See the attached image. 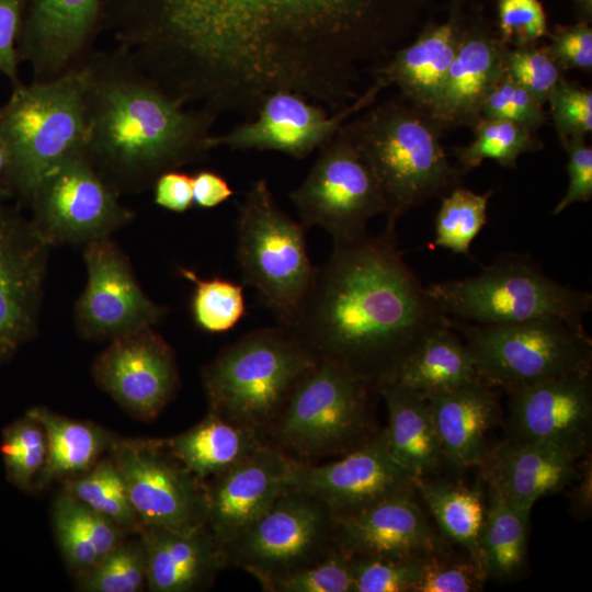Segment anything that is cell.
Returning a JSON list of instances; mask_svg holds the SVG:
<instances>
[{
  "label": "cell",
  "mask_w": 592,
  "mask_h": 592,
  "mask_svg": "<svg viewBox=\"0 0 592 592\" xmlns=\"http://www.w3.org/2000/svg\"><path fill=\"white\" fill-rule=\"evenodd\" d=\"M43 426L25 412L2 430L0 454L8 481L22 491H34L35 480L46 459Z\"/></svg>",
  "instance_id": "cell-40"
},
{
  "label": "cell",
  "mask_w": 592,
  "mask_h": 592,
  "mask_svg": "<svg viewBox=\"0 0 592 592\" xmlns=\"http://www.w3.org/2000/svg\"><path fill=\"white\" fill-rule=\"evenodd\" d=\"M505 68L511 77L542 104L563 78V73L543 46L509 47Z\"/></svg>",
  "instance_id": "cell-47"
},
{
  "label": "cell",
  "mask_w": 592,
  "mask_h": 592,
  "mask_svg": "<svg viewBox=\"0 0 592 592\" xmlns=\"http://www.w3.org/2000/svg\"><path fill=\"white\" fill-rule=\"evenodd\" d=\"M430 0H103L109 30L184 104L254 116L285 90L338 112L362 67L384 62Z\"/></svg>",
  "instance_id": "cell-1"
},
{
  "label": "cell",
  "mask_w": 592,
  "mask_h": 592,
  "mask_svg": "<svg viewBox=\"0 0 592 592\" xmlns=\"http://www.w3.org/2000/svg\"><path fill=\"white\" fill-rule=\"evenodd\" d=\"M41 423L46 435V459L34 490L55 480L66 481L88 471L115 437L101 426L58 414L46 407L26 411Z\"/></svg>",
  "instance_id": "cell-31"
},
{
  "label": "cell",
  "mask_w": 592,
  "mask_h": 592,
  "mask_svg": "<svg viewBox=\"0 0 592 592\" xmlns=\"http://www.w3.org/2000/svg\"><path fill=\"white\" fill-rule=\"evenodd\" d=\"M471 128L474 139L453 151L464 172L479 167L487 159L505 168H516L520 156L544 147L535 132L509 121L480 117Z\"/></svg>",
  "instance_id": "cell-36"
},
{
  "label": "cell",
  "mask_w": 592,
  "mask_h": 592,
  "mask_svg": "<svg viewBox=\"0 0 592 592\" xmlns=\"http://www.w3.org/2000/svg\"><path fill=\"white\" fill-rule=\"evenodd\" d=\"M65 490L126 533H138L140 522L124 479L112 457L100 458L88 471L65 481Z\"/></svg>",
  "instance_id": "cell-37"
},
{
  "label": "cell",
  "mask_w": 592,
  "mask_h": 592,
  "mask_svg": "<svg viewBox=\"0 0 592 592\" xmlns=\"http://www.w3.org/2000/svg\"><path fill=\"white\" fill-rule=\"evenodd\" d=\"M414 488L440 532L459 545L485 572L480 546L487 499L480 485L468 487L428 477L415 478Z\"/></svg>",
  "instance_id": "cell-32"
},
{
  "label": "cell",
  "mask_w": 592,
  "mask_h": 592,
  "mask_svg": "<svg viewBox=\"0 0 592 592\" xmlns=\"http://www.w3.org/2000/svg\"><path fill=\"white\" fill-rule=\"evenodd\" d=\"M81 67L83 153L118 195L147 191L162 173L207 157L216 114L174 99L119 47L92 50Z\"/></svg>",
  "instance_id": "cell-3"
},
{
  "label": "cell",
  "mask_w": 592,
  "mask_h": 592,
  "mask_svg": "<svg viewBox=\"0 0 592 592\" xmlns=\"http://www.w3.org/2000/svg\"><path fill=\"white\" fill-rule=\"evenodd\" d=\"M88 281L75 306V325L89 340H112L153 327L168 309L152 301L135 277L127 254L104 238L84 244Z\"/></svg>",
  "instance_id": "cell-17"
},
{
  "label": "cell",
  "mask_w": 592,
  "mask_h": 592,
  "mask_svg": "<svg viewBox=\"0 0 592 592\" xmlns=\"http://www.w3.org/2000/svg\"><path fill=\"white\" fill-rule=\"evenodd\" d=\"M497 12V33L509 47L536 45L549 34L539 0H498Z\"/></svg>",
  "instance_id": "cell-48"
},
{
  "label": "cell",
  "mask_w": 592,
  "mask_h": 592,
  "mask_svg": "<svg viewBox=\"0 0 592 592\" xmlns=\"http://www.w3.org/2000/svg\"><path fill=\"white\" fill-rule=\"evenodd\" d=\"M92 376L127 413L145 421L158 417L180 386L174 351L153 327L112 339L94 360Z\"/></svg>",
  "instance_id": "cell-18"
},
{
  "label": "cell",
  "mask_w": 592,
  "mask_h": 592,
  "mask_svg": "<svg viewBox=\"0 0 592 592\" xmlns=\"http://www.w3.org/2000/svg\"><path fill=\"white\" fill-rule=\"evenodd\" d=\"M447 323L467 344L478 377L508 394L592 368V340L583 325L558 318L478 325L449 317Z\"/></svg>",
  "instance_id": "cell-9"
},
{
  "label": "cell",
  "mask_w": 592,
  "mask_h": 592,
  "mask_svg": "<svg viewBox=\"0 0 592 592\" xmlns=\"http://www.w3.org/2000/svg\"><path fill=\"white\" fill-rule=\"evenodd\" d=\"M49 244L0 201V367L37 331Z\"/></svg>",
  "instance_id": "cell-19"
},
{
  "label": "cell",
  "mask_w": 592,
  "mask_h": 592,
  "mask_svg": "<svg viewBox=\"0 0 592 592\" xmlns=\"http://www.w3.org/2000/svg\"><path fill=\"white\" fill-rule=\"evenodd\" d=\"M164 442L170 453L204 481L267 443L257 432L226 421L210 410L197 424Z\"/></svg>",
  "instance_id": "cell-30"
},
{
  "label": "cell",
  "mask_w": 592,
  "mask_h": 592,
  "mask_svg": "<svg viewBox=\"0 0 592 592\" xmlns=\"http://www.w3.org/2000/svg\"><path fill=\"white\" fill-rule=\"evenodd\" d=\"M568 155V187L557 203L553 215L562 213L574 203L589 202L592 198V147L585 137H572L561 145Z\"/></svg>",
  "instance_id": "cell-50"
},
{
  "label": "cell",
  "mask_w": 592,
  "mask_h": 592,
  "mask_svg": "<svg viewBox=\"0 0 592 592\" xmlns=\"http://www.w3.org/2000/svg\"><path fill=\"white\" fill-rule=\"evenodd\" d=\"M548 36L549 43L543 47L562 72L573 69L591 71L592 29L590 23L578 21L572 25H558Z\"/></svg>",
  "instance_id": "cell-49"
},
{
  "label": "cell",
  "mask_w": 592,
  "mask_h": 592,
  "mask_svg": "<svg viewBox=\"0 0 592 592\" xmlns=\"http://www.w3.org/2000/svg\"><path fill=\"white\" fill-rule=\"evenodd\" d=\"M508 395V440L553 443L578 459L590 455L591 372L544 380Z\"/></svg>",
  "instance_id": "cell-20"
},
{
  "label": "cell",
  "mask_w": 592,
  "mask_h": 592,
  "mask_svg": "<svg viewBox=\"0 0 592 592\" xmlns=\"http://www.w3.org/2000/svg\"><path fill=\"white\" fill-rule=\"evenodd\" d=\"M475 377L478 375L467 344L446 323L422 341L390 383L425 396L452 389Z\"/></svg>",
  "instance_id": "cell-34"
},
{
  "label": "cell",
  "mask_w": 592,
  "mask_h": 592,
  "mask_svg": "<svg viewBox=\"0 0 592 592\" xmlns=\"http://www.w3.org/2000/svg\"><path fill=\"white\" fill-rule=\"evenodd\" d=\"M102 31L103 0H25L19 59L33 81L54 80L79 67Z\"/></svg>",
  "instance_id": "cell-21"
},
{
  "label": "cell",
  "mask_w": 592,
  "mask_h": 592,
  "mask_svg": "<svg viewBox=\"0 0 592 592\" xmlns=\"http://www.w3.org/2000/svg\"><path fill=\"white\" fill-rule=\"evenodd\" d=\"M425 287L442 314L478 325L539 318L582 325L592 309L591 293L556 282L526 254H504L475 276Z\"/></svg>",
  "instance_id": "cell-8"
},
{
  "label": "cell",
  "mask_w": 592,
  "mask_h": 592,
  "mask_svg": "<svg viewBox=\"0 0 592 592\" xmlns=\"http://www.w3.org/2000/svg\"><path fill=\"white\" fill-rule=\"evenodd\" d=\"M305 230L278 206L264 179L252 184L239 205L236 258L242 281L284 327L293 322L316 269Z\"/></svg>",
  "instance_id": "cell-10"
},
{
  "label": "cell",
  "mask_w": 592,
  "mask_h": 592,
  "mask_svg": "<svg viewBox=\"0 0 592 592\" xmlns=\"http://www.w3.org/2000/svg\"><path fill=\"white\" fill-rule=\"evenodd\" d=\"M378 395L387 407L385 432L392 458L414 479L437 475L446 462L426 398L396 383L379 387Z\"/></svg>",
  "instance_id": "cell-29"
},
{
  "label": "cell",
  "mask_w": 592,
  "mask_h": 592,
  "mask_svg": "<svg viewBox=\"0 0 592 592\" xmlns=\"http://www.w3.org/2000/svg\"><path fill=\"white\" fill-rule=\"evenodd\" d=\"M83 91L81 64L50 81L13 86L0 107V140L7 153L11 194L29 202L50 170L84 151Z\"/></svg>",
  "instance_id": "cell-6"
},
{
  "label": "cell",
  "mask_w": 592,
  "mask_h": 592,
  "mask_svg": "<svg viewBox=\"0 0 592 592\" xmlns=\"http://www.w3.org/2000/svg\"><path fill=\"white\" fill-rule=\"evenodd\" d=\"M549 114L560 144L592 130V91L565 77L548 98Z\"/></svg>",
  "instance_id": "cell-46"
},
{
  "label": "cell",
  "mask_w": 592,
  "mask_h": 592,
  "mask_svg": "<svg viewBox=\"0 0 592 592\" xmlns=\"http://www.w3.org/2000/svg\"><path fill=\"white\" fill-rule=\"evenodd\" d=\"M193 204L210 209L219 206L234 194L227 180L218 172L202 169L192 175Z\"/></svg>",
  "instance_id": "cell-53"
},
{
  "label": "cell",
  "mask_w": 592,
  "mask_h": 592,
  "mask_svg": "<svg viewBox=\"0 0 592 592\" xmlns=\"http://www.w3.org/2000/svg\"><path fill=\"white\" fill-rule=\"evenodd\" d=\"M292 459L270 443L205 480V525L221 549L264 515L288 489Z\"/></svg>",
  "instance_id": "cell-22"
},
{
  "label": "cell",
  "mask_w": 592,
  "mask_h": 592,
  "mask_svg": "<svg viewBox=\"0 0 592 592\" xmlns=\"http://www.w3.org/2000/svg\"><path fill=\"white\" fill-rule=\"evenodd\" d=\"M318 358L286 327L250 331L202 369L209 410L266 435Z\"/></svg>",
  "instance_id": "cell-5"
},
{
  "label": "cell",
  "mask_w": 592,
  "mask_h": 592,
  "mask_svg": "<svg viewBox=\"0 0 592 592\" xmlns=\"http://www.w3.org/2000/svg\"><path fill=\"white\" fill-rule=\"evenodd\" d=\"M180 272L194 284L191 310L200 329L208 333L227 332L244 316L242 285L217 276L203 280L185 267Z\"/></svg>",
  "instance_id": "cell-41"
},
{
  "label": "cell",
  "mask_w": 592,
  "mask_h": 592,
  "mask_svg": "<svg viewBox=\"0 0 592 592\" xmlns=\"http://www.w3.org/2000/svg\"><path fill=\"white\" fill-rule=\"evenodd\" d=\"M494 387L475 377L448 390L425 395L445 462L457 469L479 466L486 435L500 419Z\"/></svg>",
  "instance_id": "cell-27"
},
{
  "label": "cell",
  "mask_w": 592,
  "mask_h": 592,
  "mask_svg": "<svg viewBox=\"0 0 592 592\" xmlns=\"http://www.w3.org/2000/svg\"><path fill=\"white\" fill-rule=\"evenodd\" d=\"M385 84L374 83L344 109L329 115L328 110L292 91L267 95L251 121L223 135H212L210 149L274 150L305 158L327 143L340 127L360 111L372 105Z\"/></svg>",
  "instance_id": "cell-16"
},
{
  "label": "cell",
  "mask_w": 592,
  "mask_h": 592,
  "mask_svg": "<svg viewBox=\"0 0 592 592\" xmlns=\"http://www.w3.org/2000/svg\"><path fill=\"white\" fill-rule=\"evenodd\" d=\"M155 203L174 213L193 206L192 175L180 170L162 173L153 184Z\"/></svg>",
  "instance_id": "cell-52"
},
{
  "label": "cell",
  "mask_w": 592,
  "mask_h": 592,
  "mask_svg": "<svg viewBox=\"0 0 592 592\" xmlns=\"http://www.w3.org/2000/svg\"><path fill=\"white\" fill-rule=\"evenodd\" d=\"M493 192L477 194L459 185L444 195L435 217L433 246L470 255L471 242L487 224L488 202Z\"/></svg>",
  "instance_id": "cell-38"
},
{
  "label": "cell",
  "mask_w": 592,
  "mask_h": 592,
  "mask_svg": "<svg viewBox=\"0 0 592 592\" xmlns=\"http://www.w3.org/2000/svg\"><path fill=\"white\" fill-rule=\"evenodd\" d=\"M487 579L468 555L454 558L445 549L424 558L414 592H475Z\"/></svg>",
  "instance_id": "cell-45"
},
{
  "label": "cell",
  "mask_w": 592,
  "mask_h": 592,
  "mask_svg": "<svg viewBox=\"0 0 592 592\" xmlns=\"http://www.w3.org/2000/svg\"><path fill=\"white\" fill-rule=\"evenodd\" d=\"M123 539L94 566L76 576L84 592H139L147 587V551L139 534Z\"/></svg>",
  "instance_id": "cell-39"
},
{
  "label": "cell",
  "mask_w": 592,
  "mask_h": 592,
  "mask_svg": "<svg viewBox=\"0 0 592 592\" xmlns=\"http://www.w3.org/2000/svg\"><path fill=\"white\" fill-rule=\"evenodd\" d=\"M378 391L346 368L326 360L306 374L266 435V442L303 464L338 458L368 441Z\"/></svg>",
  "instance_id": "cell-7"
},
{
  "label": "cell",
  "mask_w": 592,
  "mask_h": 592,
  "mask_svg": "<svg viewBox=\"0 0 592 592\" xmlns=\"http://www.w3.org/2000/svg\"><path fill=\"white\" fill-rule=\"evenodd\" d=\"M334 525L322 502L288 487L264 515L223 548L226 567L246 570L265 591L333 550Z\"/></svg>",
  "instance_id": "cell-11"
},
{
  "label": "cell",
  "mask_w": 592,
  "mask_h": 592,
  "mask_svg": "<svg viewBox=\"0 0 592 592\" xmlns=\"http://www.w3.org/2000/svg\"><path fill=\"white\" fill-rule=\"evenodd\" d=\"M25 0H0V72L13 86L20 83L18 76V39L22 26Z\"/></svg>",
  "instance_id": "cell-51"
},
{
  "label": "cell",
  "mask_w": 592,
  "mask_h": 592,
  "mask_svg": "<svg viewBox=\"0 0 592 592\" xmlns=\"http://www.w3.org/2000/svg\"><path fill=\"white\" fill-rule=\"evenodd\" d=\"M466 22L463 0H451L446 20L426 24L411 43L396 49L376 67L374 77L385 87L396 86L405 101L429 115L457 53Z\"/></svg>",
  "instance_id": "cell-25"
},
{
  "label": "cell",
  "mask_w": 592,
  "mask_h": 592,
  "mask_svg": "<svg viewBox=\"0 0 592 592\" xmlns=\"http://www.w3.org/2000/svg\"><path fill=\"white\" fill-rule=\"evenodd\" d=\"M579 21L591 23L592 21V0H572Z\"/></svg>",
  "instance_id": "cell-56"
},
{
  "label": "cell",
  "mask_w": 592,
  "mask_h": 592,
  "mask_svg": "<svg viewBox=\"0 0 592 592\" xmlns=\"http://www.w3.org/2000/svg\"><path fill=\"white\" fill-rule=\"evenodd\" d=\"M344 127L379 183L386 228L396 229L409 210L462 185L465 172L449 161L443 130L401 96L369 105Z\"/></svg>",
  "instance_id": "cell-4"
},
{
  "label": "cell",
  "mask_w": 592,
  "mask_h": 592,
  "mask_svg": "<svg viewBox=\"0 0 592 592\" xmlns=\"http://www.w3.org/2000/svg\"><path fill=\"white\" fill-rule=\"evenodd\" d=\"M447 318L405 261L396 230L385 227L377 236L333 243L286 328L318 360L378 391Z\"/></svg>",
  "instance_id": "cell-2"
},
{
  "label": "cell",
  "mask_w": 592,
  "mask_h": 592,
  "mask_svg": "<svg viewBox=\"0 0 592 592\" xmlns=\"http://www.w3.org/2000/svg\"><path fill=\"white\" fill-rule=\"evenodd\" d=\"M109 451L140 526L191 531L205 525L206 483L170 453L164 440L114 439Z\"/></svg>",
  "instance_id": "cell-14"
},
{
  "label": "cell",
  "mask_w": 592,
  "mask_h": 592,
  "mask_svg": "<svg viewBox=\"0 0 592 592\" xmlns=\"http://www.w3.org/2000/svg\"><path fill=\"white\" fill-rule=\"evenodd\" d=\"M405 493L334 517L335 545L350 558L423 557L445 550L426 513Z\"/></svg>",
  "instance_id": "cell-23"
},
{
  "label": "cell",
  "mask_w": 592,
  "mask_h": 592,
  "mask_svg": "<svg viewBox=\"0 0 592 592\" xmlns=\"http://www.w3.org/2000/svg\"><path fill=\"white\" fill-rule=\"evenodd\" d=\"M287 483L318 499L334 517L353 514L395 496L415 493L413 476L389 452L385 429L332 460L318 464L292 460Z\"/></svg>",
  "instance_id": "cell-15"
},
{
  "label": "cell",
  "mask_w": 592,
  "mask_h": 592,
  "mask_svg": "<svg viewBox=\"0 0 592 592\" xmlns=\"http://www.w3.org/2000/svg\"><path fill=\"white\" fill-rule=\"evenodd\" d=\"M147 551V590L192 592L208 588L226 567L225 555L206 525L178 531L140 526Z\"/></svg>",
  "instance_id": "cell-28"
},
{
  "label": "cell",
  "mask_w": 592,
  "mask_h": 592,
  "mask_svg": "<svg viewBox=\"0 0 592 592\" xmlns=\"http://www.w3.org/2000/svg\"><path fill=\"white\" fill-rule=\"evenodd\" d=\"M481 560L487 578L509 580L521 571L527 549L530 514L508 502L487 485Z\"/></svg>",
  "instance_id": "cell-35"
},
{
  "label": "cell",
  "mask_w": 592,
  "mask_h": 592,
  "mask_svg": "<svg viewBox=\"0 0 592 592\" xmlns=\"http://www.w3.org/2000/svg\"><path fill=\"white\" fill-rule=\"evenodd\" d=\"M580 460L553 443L506 440L488 448L479 466L486 485L516 509L531 513L540 498L569 488Z\"/></svg>",
  "instance_id": "cell-26"
},
{
  "label": "cell",
  "mask_w": 592,
  "mask_h": 592,
  "mask_svg": "<svg viewBox=\"0 0 592 592\" xmlns=\"http://www.w3.org/2000/svg\"><path fill=\"white\" fill-rule=\"evenodd\" d=\"M425 557L351 558L353 592H414Z\"/></svg>",
  "instance_id": "cell-43"
},
{
  "label": "cell",
  "mask_w": 592,
  "mask_h": 592,
  "mask_svg": "<svg viewBox=\"0 0 592 592\" xmlns=\"http://www.w3.org/2000/svg\"><path fill=\"white\" fill-rule=\"evenodd\" d=\"M118 197L82 152L37 183L29 198L31 221L49 247L87 244L110 238L134 218Z\"/></svg>",
  "instance_id": "cell-13"
},
{
  "label": "cell",
  "mask_w": 592,
  "mask_h": 592,
  "mask_svg": "<svg viewBox=\"0 0 592 592\" xmlns=\"http://www.w3.org/2000/svg\"><path fill=\"white\" fill-rule=\"evenodd\" d=\"M8 159L4 147L0 140V201L11 194L7 183Z\"/></svg>",
  "instance_id": "cell-55"
},
{
  "label": "cell",
  "mask_w": 592,
  "mask_h": 592,
  "mask_svg": "<svg viewBox=\"0 0 592 592\" xmlns=\"http://www.w3.org/2000/svg\"><path fill=\"white\" fill-rule=\"evenodd\" d=\"M569 487L571 513L579 520L589 517L592 511L591 454L580 460L578 475Z\"/></svg>",
  "instance_id": "cell-54"
},
{
  "label": "cell",
  "mask_w": 592,
  "mask_h": 592,
  "mask_svg": "<svg viewBox=\"0 0 592 592\" xmlns=\"http://www.w3.org/2000/svg\"><path fill=\"white\" fill-rule=\"evenodd\" d=\"M52 517L59 550L75 576L94 566L127 535L66 490L54 500Z\"/></svg>",
  "instance_id": "cell-33"
},
{
  "label": "cell",
  "mask_w": 592,
  "mask_h": 592,
  "mask_svg": "<svg viewBox=\"0 0 592 592\" xmlns=\"http://www.w3.org/2000/svg\"><path fill=\"white\" fill-rule=\"evenodd\" d=\"M289 197L303 226L322 228L333 243L364 236L368 220L385 212L379 183L344 124L319 148L308 175Z\"/></svg>",
  "instance_id": "cell-12"
},
{
  "label": "cell",
  "mask_w": 592,
  "mask_h": 592,
  "mask_svg": "<svg viewBox=\"0 0 592 592\" xmlns=\"http://www.w3.org/2000/svg\"><path fill=\"white\" fill-rule=\"evenodd\" d=\"M480 117L509 121L533 132L547 122L544 104L516 82L506 68L487 91Z\"/></svg>",
  "instance_id": "cell-42"
},
{
  "label": "cell",
  "mask_w": 592,
  "mask_h": 592,
  "mask_svg": "<svg viewBox=\"0 0 592 592\" xmlns=\"http://www.w3.org/2000/svg\"><path fill=\"white\" fill-rule=\"evenodd\" d=\"M509 46L481 18H467L457 53L429 116L442 129L471 127L481 102L505 70Z\"/></svg>",
  "instance_id": "cell-24"
},
{
  "label": "cell",
  "mask_w": 592,
  "mask_h": 592,
  "mask_svg": "<svg viewBox=\"0 0 592 592\" xmlns=\"http://www.w3.org/2000/svg\"><path fill=\"white\" fill-rule=\"evenodd\" d=\"M269 592H353L351 558L335 547L322 559L275 582Z\"/></svg>",
  "instance_id": "cell-44"
}]
</instances>
